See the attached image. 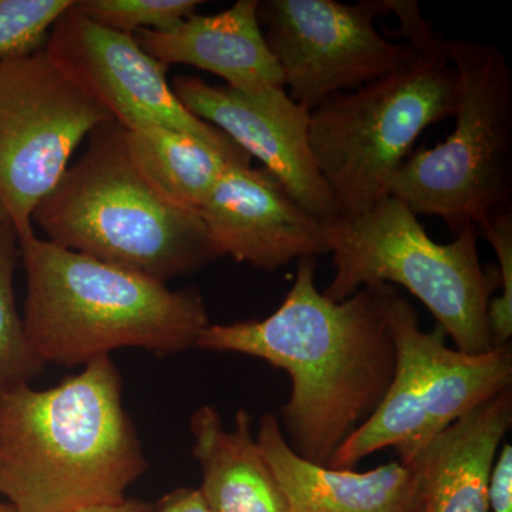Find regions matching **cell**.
Listing matches in <instances>:
<instances>
[{"mask_svg": "<svg viewBox=\"0 0 512 512\" xmlns=\"http://www.w3.org/2000/svg\"><path fill=\"white\" fill-rule=\"evenodd\" d=\"M198 215L222 256L262 271L329 254L326 222L303 210L274 175L251 161L225 168Z\"/></svg>", "mask_w": 512, "mask_h": 512, "instance_id": "13", "label": "cell"}, {"mask_svg": "<svg viewBox=\"0 0 512 512\" xmlns=\"http://www.w3.org/2000/svg\"><path fill=\"white\" fill-rule=\"evenodd\" d=\"M384 311L396 343V370L373 416L342 444L332 468L353 470L392 447L407 464L461 417L512 387V346L483 353L448 348L446 333L420 328L419 315L394 286H383Z\"/></svg>", "mask_w": 512, "mask_h": 512, "instance_id": "8", "label": "cell"}, {"mask_svg": "<svg viewBox=\"0 0 512 512\" xmlns=\"http://www.w3.org/2000/svg\"><path fill=\"white\" fill-rule=\"evenodd\" d=\"M45 50L124 130L173 128L215 146H237L185 109L167 82V67L148 55L136 36L93 22L74 2L50 29Z\"/></svg>", "mask_w": 512, "mask_h": 512, "instance_id": "11", "label": "cell"}, {"mask_svg": "<svg viewBox=\"0 0 512 512\" xmlns=\"http://www.w3.org/2000/svg\"><path fill=\"white\" fill-rule=\"evenodd\" d=\"M458 76L456 127L446 141L407 158L387 195L416 215L440 217L456 237L512 211V73L500 50L444 40Z\"/></svg>", "mask_w": 512, "mask_h": 512, "instance_id": "6", "label": "cell"}, {"mask_svg": "<svg viewBox=\"0 0 512 512\" xmlns=\"http://www.w3.org/2000/svg\"><path fill=\"white\" fill-rule=\"evenodd\" d=\"M384 284L333 302L316 286L315 258L298 261L282 305L262 320L210 325L197 348L264 360L291 377L281 419L299 457L330 466L338 448L380 406L396 370Z\"/></svg>", "mask_w": 512, "mask_h": 512, "instance_id": "1", "label": "cell"}, {"mask_svg": "<svg viewBox=\"0 0 512 512\" xmlns=\"http://www.w3.org/2000/svg\"><path fill=\"white\" fill-rule=\"evenodd\" d=\"M26 272L23 328L45 365H89L114 350L174 355L197 348L211 325L201 293L70 251L37 237L19 238Z\"/></svg>", "mask_w": 512, "mask_h": 512, "instance_id": "3", "label": "cell"}, {"mask_svg": "<svg viewBox=\"0 0 512 512\" xmlns=\"http://www.w3.org/2000/svg\"><path fill=\"white\" fill-rule=\"evenodd\" d=\"M382 0H262L258 19L296 104L315 110L340 93L389 76L416 53L384 39L375 26Z\"/></svg>", "mask_w": 512, "mask_h": 512, "instance_id": "10", "label": "cell"}, {"mask_svg": "<svg viewBox=\"0 0 512 512\" xmlns=\"http://www.w3.org/2000/svg\"><path fill=\"white\" fill-rule=\"evenodd\" d=\"M255 439L289 512H420L419 474L413 464L392 461L365 473L319 466L289 447L272 413L262 416Z\"/></svg>", "mask_w": 512, "mask_h": 512, "instance_id": "14", "label": "cell"}, {"mask_svg": "<svg viewBox=\"0 0 512 512\" xmlns=\"http://www.w3.org/2000/svg\"><path fill=\"white\" fill-rule=\"evenodd\" d=\"M146 512H212L200 488H178Z\"/></svg>", "mask_w": 512, "mask_h": 512, "instance_id": "25", "label": "cell"}, {"mask_svg": "<svg viewBox=\"0 0 512 512\" xmlns=\"http://www.w3.org/2000/svg\"><path fill=\"white\" fill-rule=\"evenodd\" d=\"M0 512H12L8 504H0Z\"/></svg>", "mask_w": 512, "mask_h": 512, "instance_id": "27", "label": "cell"}, {"mask_svg": "<svg viewBox=\"0 0 512 512\" xmlns=\"http://www.w3.org/2000/svg\"><path fill=\"white\" fill-rule=\"evenodd\" d=\"M335 275L323 295L348 299L370 284L399 285L416 296L456 349H494L488 305L500 288L497 269H484L477 228L461 229L448 244L433 241L406 204L392 195L353 218L326 222Z\"/></svg>", "mask_w": 512, "mask_h": 512, "instance_id": "5", "label": "cell"}, {"mask_svg": "<svg viewBox=\"0 0 512 512\" xmlns=\"http://www.w3.org/2000/svg\"><path fill=\"white\" fill-rule=\"evenodd\" d=\"M147 466L110 356L52 389L0 390V495L12 512L121 503Z\"/></svg>", "mask_w": 512, "mask_h": 512, "instance_id": "2", "label": "cell"}, {"mask_svg": "<svg viewBox=\"0 0 512 512\" xmlns=\"http://www.w3.org/2000/svg\"><path fill=\"white\" fill-rule=\"evenodd\" d=\"M491 512H512V446L504 443L498 451L490 478Z\"/></svg>", "mask_w": 512, "mask_h": 512, "instance_id": "24", "label": "cell"}, {"mask_svg": "<svg viewBox=\"0 0 512 512\" xmlns=\"http://www.w3.org/2000/svg\"><path fill=\"white\" fill-rule=\"evenodd\" d=\"M171 87L192 116L258 158L303 210L323 222L335 220V202L309 144L311 113L296 104L285 87L242 93L190 76L175 77Z\"/></svg>", "mask_w": 512, "mask_h": 512, "instance_id": "12", "label": "cell"}, {"mask_svg": "<svg viewBox=\"0 0 512 512\" xmlns=\"http://www.w3.org/2000/svg\"><path fill=\"white\" fill-rule=\"evenodd\" d=\"M477 234L487 239L498 259L503 293L488 305V330L493 348H501L510 345L512 338V211L501 212L478 225Z\"/></svg>", "mask_w": 512, "mask_h": 512, "instance_id": "22", "label": "cell"}, {"mask_svg": "<svg viewBox=\"0 0 512 512\" xmlns=\"http://www.w3.org/2000/svg\"><path fill=\"white\" fill-rule=\"evenodd\" d=\"M384 12L394 13L400 23L399 32L406 45L417 55H441L444 40H440L414 0H382Z\"/></svg>", "mask_w": 512, "mask_h": 512, "instance_id": "23", "label": "cell"}, {"mask_svg": "<svg viewBox=\"0 0 512 512\" xmlns=\"http://www.w3.org/2000/svg\"><path fill=\"white\" fill-rule=\"evenodd\" d=\"M109 111L80 89L45 46L0 59V214L19 238L33 212L66 173L76 148Z\"/></svg>", "mask_w": 512, "mask_h": 512, "instance_id": "9", "label": "cell"}, {"mask_svg": "<svg viewBox=\"0 0 512 512\" xmlns=\"http://www.w3.org/2000/svg\"><path fill=\"white\" fill-rule=\"evenodd\" d=\"M197 0H80L74 8L104 28L133 35L165 32L195 15Z\"/></svg>", "mask_w": 512, "mask_h": 512, "instance_id": "20", "label": "cell"}, {"mask_svg": "<svg viewBox=\"0 0 512 512\" xmlns=\"http://www.w3.org/2000/svg\"><path fill=\"white\" fill-rule=\"evenodd\" d=\"M20 258L18 231L0 214V390L29 384L46 367L30 348L16 306L13 279Z\"/></svg>", "mask_w": 512, "mask_h": 512, "instance_id": "19", "label": "cell"}, {"mask_svg": "<svg viewBox=\"0 0 512 512\" xmlns=\"http://www.w3.org/2000/svg\"><path fill=\"white\" fill-rule=\"evenodd\" d=\"M74 0H0V59L45 46L56 20Z\"/></svg>", "mask_w": 512, "mask_h": 512, "instance_id": "21", "label": "cell"}, {"mask_svg": "<svg viewBox=\"0 0 512 512\" xmlns=\"http://www.w3.org/2000/svg\"><path fill=\"white\" fill-rule=\"evenodd\" d=\"M147 510H150L147 504L126 498L121 503L94 505V507L84 508L77 512H146Z\"/></svg>", "mask_w": 512, "mask_h": 512, "instance_id": "26", "label": "cell"}, {"mask_svg": "<svg viewBox=\"0 0 512 512\" xmlns=\"http://www.w3.org/2000/svg\"><path fill=\"white\" fill-rule=\"evenodd\" d=\"M457 103L458 76L446 53H416L397 72L311 111L309 144L336 218L357 217L387 197L417 138L453 117Z\"/></svg>", "mask_w": 512, "mask_h": 512, "instance_id": "7", "label": "cell"}, {"mask_svg": "<svg viewBox=\"0 0 512 512\" xmlns=\"http://www.w3.org/2000/svg\"><path fill=\"white\" fill-rule=\"evenodd\" d=\"M512 424V387L461 417L410 463L420 512H491L490 478Z\"/></svg>", "mask_w": 512, "mask_h": 512, "instance_id": "16", "label": "cell"}, {"mask_svg": "<svg viewBox=\"0 0 512 512\" xmlns=\"http://www.w3.org/2000/svg\"><path fill=\"white\" fill-rule=\"evenodd\" d=\"M33 212L47 241L167 284L222 258L197 212L178 207L141 177L109 121Z\"/></svg>", "mask_w": 512, "mask_h": 512, "instance_id": "4", "label": "cell"}, {"mask_svg": "<svg viewBox=\"0 0 512 512\" xmlns=\"http://www.w3.org/2000/svg\"><path fill=\"white\" fill-rule=\"evenodd\" d=\"M138 45L163 64H185L221 77L231 89L258 93L284 86L258 19V0H238L215 15H192L165 32L143 30Z\"/></svg>", "mask_w": 512, "mask_h": 512, "instance_id": "15", "label": "cell"}, {"mask_svg": "<svg viewBox=\"0 0 512 512\" xmlns=\"http://www.w3.org/2000/svg\"><path fill=\"white\" fill-rule=\"evenodd\" d=\"M192 454L202 473L200 491L212 512H289L281 485L252 436V419L239 410L227 430L214 406L190 420Z\"/></svg>", "mask_w": 512, "mask_h": 512, "instance_id": "17", "label": "cell"}, {"mask_svg": "<svg viewBox=\"0 0 512 512\" xmlns=\"http://www.w3.org/2000/svg\"><path fill=\"white\" fill-rule=\"evenodd\" d=\"M131 163L165 200L197 212L225 168L251 161L241 147H220L200 137L164 127L124 130Z\"/></svg>", "mask_w": 512, "mask_h": 512, "instance_id": "18", "label": "cell"}]
</instances>
